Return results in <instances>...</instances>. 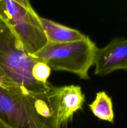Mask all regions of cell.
I'll return each instance as SVG.
<instances>
[{
    "instance_id": "cell-6",
    "label": "cell",
    "mask_w": 127,
    "mask_h": 128,
    "mask_svg": "<svg viewBox=\"0 0 127 128\" xmlns=\"http://www.w3.org/2000/svg\"><path fill=\"white\" fill-rule=\"evenodd\" d=\"M85 95L79 86L70 85L58 87V124L67 126L78 110H82Z\"/></svg>"
},
{
    "instance_id": "cell-9",
    "label": "cell",
    "mask_w": 127,
    "mask_h": 128,
    "mask_svg": "<svg viewBox=\"0 0 127 128\" xmlns=\"http://www.w3.org/2000/svg\"><path fill=\"white\" fill-rule=\"evenodd\" d=\"M51 69L47 64L42 62L37 61L34 65L32 70V76L36 81L41 83H48V78L51 74Z\"/></svg>"
},
{
    "instance_id": "cell-2",
    "label": "cell",
    "mask_w": 127,
    "mask_h": 128,
    "mask_svg": "<svg viewBox=\"0 0 127 128\" xmlns=\"http://www.w3.org/2000/svg\"><path fill=\"white\" fill-rule=\"evenodd\" d=\"M37 61L26 51L11 28L0 16V79L32 94L49 92L52 85L37 82L32 76V68Z\"/></svg>"
},
{
    "instance_id": "cell-10",
    "label": "cell",
    "mask_w": 127,
    "mask_h": 128,
    "mask_svg": "<svg viewBox=\"0 0 127 128\" xmlns=\"http://www.w3.org/2000/svg\"><path fill=\"white\" fill-rule=\"evenodd\" d=\"M0 128H7L6 127V126H5V125L1 121H0Z\"/></svg>"
},
{
    "instance_id": "cell-8",
    "label": "cell",
    "mask_w": 127,
    "mask_h": 128,
    "mask_svg": "<svg viewBox=\"0 0 127 128\" xmlns=\"http://www.w3.org/2000/svg\"><path fill=\"white\" fill-rule=\"evenodd\" d=\"M88 106L93 115L98 119L112 123L114 122L112 98L105 91L97 92L95 100Z\"/></svg>"
},
{
    "instance_id": "cell-7",
    "label": "cell",
    "mask_w": 127,
    "mask_h": 128,
    "mask_svg": "<svg viewBox=\"0 0 127 128\" xmlns=\"http://www.w3.org/2000/svg\"><path fill=\"white\" fill-rule=\"evenodd\" d=\"M40 21L44 29L48 42L65 43L85 39L87 36L75 29L71 28L52 20L40 17Z\"/></svg>"
},
{
    "instance_id": "cell-1",
    "label": "cell",
    "mask_w": 127,
    "mask_h": 128,
    "mask_svg": "<svg viewBox=\"0 0 127 128\" xmlns=\"http://www.w3.org/2000/svg\"><path fill=\"white\" fill-rule=\"evenodd\" d=\"M0 121L7 128H60L58 87L36 94L0 80Z\"/></svg>"
},
{
    "instance_id": "cell-4",
    "label": "cell",
    "mask_w": 127,
    "mask_h": 128,
    "mask_svg": "<svg viewBox=\"0 0 127 128\" xmlns=\"http://www.w3.org/2000/svg\"><path fill=\"white\" fill-rule=\"evenodd\" d=\"M0 16L32 56L48 43L40 16L27 0H0Z\"/></svg>"
},
{
    "instance_id": "cell-5",
    "label": "cell",
    "mask_w": 127,
    "mask_h": 128,
    "mask_svg": "<svg viewBox=\"0 0 127 128\" xmlns=\"http://www.w3.org/2000/svg\"><path fill=\"white\" fill-rule=\"evenodd\" d=\"M93 65L95 75L102 77L118 70L127 72V38H117L105 47L97 48Z\"/></svg>"
},
{
    "instance_id": "cell-3",
    "label": "cell",
    "mask_w": 127,
    "mask_h": 128,
    "mask_svg": "<svg viewBox=\"0 0 127 128\" xmlns=\"http://www.w3.org/2000/svg\"><path fill=\"white\" fill-rule=\"evenodd\" d=\"M97 47L88 36L65 43L48 42L32 57L47 64L51 70L75 74L82 80H89L88 71L93 65Z\"/></svg>"
}]
</instances>
